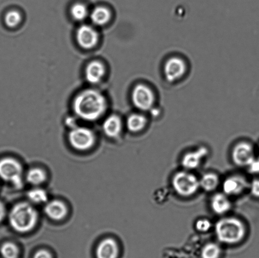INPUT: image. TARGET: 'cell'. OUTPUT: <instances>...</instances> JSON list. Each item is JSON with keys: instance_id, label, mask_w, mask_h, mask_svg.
Returning <instances> with one entry per match:
<instances>
[{"instance_id": "5bb4252c", "label": "cell", "mask_w": 259, "mask_h": 258, "mask_svg": "<svg viewBox=\"0 0 259 258\" xmlns=\"http://www.w3.org/2000/svg\"><path fill=\"white\" fill-rule=\"evenodd\" d=\"M118 254V245L112 239L103 240L96 249L97 258H117Z\"/></svg>"}, {"instance_id": "4316f807", "label": "cell", "mask_w": 259, "mask_h": 258, "mask_svg": "<svg viewBox=\"0 0 259 258\" xmlns=\"http://www.w3.org/2000/svg\"><path fill=\"white\" fill-rule=\"evenodd\" d=\"M212 226L211 222L207 219H199L195 225L197 231L202 233L209 231L212 228Z\"/></svg>"}, {"instance_id": "3957f363", "label": "cell", "mask_w": 259, "mask_h": 258, "mask_svg": "<svg viewBox=\"0 0 259 258\" xmlns=\"http://www.w3.org/2000/svg\"><path fill=\"white\" fill-rule=\"evenodd\" d=\"M37 219L36 211L31 204L27 203L17 204L9 214L10 226L20 233L32 231L37 224Z\"/></svg>"}, {"instance_id": "7a4b0ae2", "label": "cell", "mask_w": 259, "mask_h": 258, "mask_svg": "<svg viewBox=\"0 0 259 258\" xmlns=\"http://www.w3.org/2000/svg\"><path fill=\"white\" fill-rule=\"evenodd\" d=\"M215 234L218 241L225 244H236L245 236L246 227L240 219L229 217L219 220L215 223Z\"/></svg>"}, {"instance_id": "f546056e", "label": "cell", "mask_w": 259, "mask_h": 258, "mask_svg": "<svg viewBox=\"0 0 259 258\" xmlns=\"http://www.w3.org/2000/svg\"><path fill=\"white\" fill-rule=\"evenodd\" d=\"M34 258H52L50 252L46 250H40L35 254Z\"/></svg>"}, {"instance_id": "1f68e13d", "label": "cell", "mask_w": 259, "mask_h": 258, "mask_svg": "<svg viewBox=\"0 0 259 258\" xmlns=\"http://www.w3.org/2000/svg\"><path fill=\"white\" fill-rule=\"evenodd\" d=\"M259 159V158H258Z\"/></svg>"}, {"instance_id": "5b68a950", "label": "cell", "mask_w": 259, "mask_h": 258, "mask_svg": "<svg viewBox=\"0 0 259 258\" xmlns=\"http://www.w3.org/2000/svg\"><path fill=\"white\" fill-rule=\"evenodd\" d=\"M132 101L139 111H150L156 105V92L151 86L146 83H139L132 90Z\"/></svg>"}, {"instance_id": "f1b7e54d", "label": "cell", "mask_w": 259, "mask_h": 258, "mask_svg": "<svg viewBox=\"0 0 259 258\" xmlns=\"http://www.w3.org/2000/svg\"><path fill=\"white\" fill-rule=\"evenodd\" d=\"M252 173H259V159L257 160L255 159L253 163L248 167Z\"/></svg>"}, {"instance_id": "ac0fdd59", "label": "cell", "mask_w": 259, "mask_h": 258, "mask_svg": "<svg viewBox=\"0 0 259 258\" xmlns=\"http://www.w3.org/2000/svg\"><path fill=\"white\" fill-rule=\"evenodd\" d=\"M122 125L120 118L117 116H110L103 123L104 132L111 138H115L120 135Z\"/></svg>"}, {"instance_id": "ffe728a7", "label": "cell", "mask_w": 259, "mask_h": 258, "mask_svg": "<svg viewBox=\"0 0 259 258\" xmlns=\"http://www.w3.org/2000/svg\"><path fill=\"white\" fill-rule=\"evenodd\" d=\"M111 18V13L109 10L103 7H98L91 13V19L94 24L103 25L109 22Z\"/></svg>"}, {"instance_id": "4fadbf2b", "label": "cell", "mask_w": 259, "mask_h": 258, "mask_svg": "<svg viewBox=\"0 0 259 258\" xmlns=\"http://www.w3.org/2000/svg\"><path fill=\"white\" fill-rule=\"evenodd\" d=\"M210 207L214 213L223 216L228 213L232 209V203L228 196L224 193L214 194L210 199Z\"/></svg>"}, {"instance_id": "ba28073f", "label": "cell", "mask_w": 259, "mask_h": 258, "mask_svg": "<svg viewBox=\"0 0 259 258\" xmlns=\"http://www.w3.org/2000/svg\"><path fill=\"white\" fill-rule=\"evenodd\" d=\"M71 145L78 150H86L92 147L95 136L92 131L83 127L73 128L69 134Z\"/></svg>"}, {"instance_id": "4dcf8cb0", "label": "cell", "mask_w": 259, "mask_h": 258, "mask_svg": "<svg viewBox=\"0 0 259 258\" xmlns=\"http://www.w3.org/2000/svg\"><path fill=\"white\" fill-rule=\"evenodd\" d=\"M5 216V208L4 204L0 202V222L3 221Z\"/></svg>"}, {"instance_id": "9a60e30c", "label": "cell", "mask_w": 259, "mask_h": 258, "mask_svg": "<svg viewBox=\"0 0 259 258\" xmlns=\"http://www.w3.org/2000/svg\"><path fill=\"white\" fill-rule=\"evenodd\" d=\"M105 74V68L100 62H93L86 68L85 77L89 82L96 84L102 80Z\"/></svg>"}, {"instance_id": "cb8c5ba5", "label": "cell", "mask_w": 259, "mask_h": 258, "mask_svg": "<svg viewBox=\"0 0 259 258\" xmlns=\"http://www.w3.org/2000/svg\"><path fill=\"white\" fill-rule=\"evenodd\" d=\"M0 253L3 258H18L19 256V250L16 245L12 242H6L0 248Z\"/></svg>"}, {"instance_id": "277c9868", "label": "cell", "mask_w": 259, "mask_h": 258, "mask_svg": "<svg viewBox=\"0 0 259 258\" xmlns=\"http://www.w3.org/2000/svg\"><path fill=\"white\" fill-rule=\"evenodd\" d=\"M172 186L179 196L190 197L200 189L199 179L189 171L178 172L172 179Z\"/></svg>"}, {"instance_id": "83f0119b", "label": "cell", "mask_w": 259, "mask_h": 258, "mask_svg": "<svg viewBox=\"0 0 259 258\" xmlns=\"http://www.w3.org/2000/svg\"><path fill=\"white\" fill-rule=\"evenodd\" d=\"M248 188L250 193L255 198H259V179H255L249 184Z\"/></svg>"}, {"instance_id": "30bf717a", "label": "cell", "mask_w": 259, "mask_h": 258, "mask_svg": "<svg viewBox=\"0 0 259 258\" xmlns=\"http://www.w3.org/2000/svg\"><path fill=\"white\" fill-rule=\"evenodd\" d=\"M249 183L244 177L234 175L228 177L223 183V193L227 196H238L248 188Z\"/></svg>"}, {"instance_id": "44dd1931", "label": "cell", "mask_w": 259, "mask_h": 258, "mask_svg": "<svg viewBox=\"0 0 259 258\" xmlns=\"http://www.w3.org/2000/svg\"><path fill=\"white\" fill-rule=\"evenodd\" d=\"M26 179L28 183L32 185L39 186L46 181L47 175L42 169L34 168L28 171Z\"/></svg>"}, {"instance_id": "484cf974", "label": "cell", "mask_w": 259, "mask_h": 258, "mask_svg": "<svg viewBox=\"0 0 259 258\" xmlns=\"http://www.w3.org/2000/svg\"><path fill=\"white\" fill-rule=\"evenodd\" d=\"M21 21V15L19 12L12 10L7 12L5 17V24L9 27H15Z\"/></svg>"}, {"instance_id": "9c48e42d", "label": "cell", "mask_w": 259, "mask_h": 258, "mask_svg": "<svg viewBox=\"0 0 259 258\" xmlns=\"http://www.w3.org/2000/svg\"><path fill=\"white\" fill-rule=\"evenodd\" d=\"M232 158L235 165L242 168H248L255 160L253 146L247 141H240L233 147Z\"/></svg>"}, {"instance_id": "603a6c76", "label": "cell", "mask_w": 259, "mask_h": 258, "mask_svg": "<svg viewBox=\"0 0 259 258\" xmlns=\"http://www.w3.org/2000/svg\"><path fill=\"white\" fill-rule=\"evenodd\" d=\"M27 198L33 203L41 204L47 201L48 194L42 189L35 188L28 192Z\"/></svg>"}, {"instance_id": "6da1fadb", "label": "cell", "mask_w": 259, "mask_h": 258, "mask_svg": "<svg viewBox=\"0 0 259 258\" xmlns=\"http://www.w3.org/2000/svg\"><path fill=\"white\" fill-rule=\"evenodd\" d=\"M107 102L104 95L98 90H83L75 98L73 110L76 115L83 120H98L105 113Z\"/></svg>"}, {"instance_id": "e0dca14e", "label": "cell", "mask_w": 259, "mask_h": 258, "mask_svg": "<svg viewBox=\"0 0 259 258\" xmlns=\"http://www.w3.org/2000/svg\"><path fill=\"white\" fill-rule=\"evenodd\" d=\"M148 124L146 116L141 113L132 114L126 121V126L132 133H139L143 131Z\"/></svg>"}, {"instance_id": "52a82bcc", "label": "cell", "mask_w": 259, "mask_h": 258, "mask_svg": "<svg viewBox=\"0 0 259 258\" xmlns=\"http://www.w3.org/2000/svg\"><path fill=\"white\" fill-rule=\"evenodd\" d=\"M22 168L19 162L12 158H5L0 161V178L10 182L16 188H21Z\"/></svg>"}, {"instance_id": "d4e9b609", "label": "cell", "mask_w": 259, "mask_h": 258, "mask_svg": "<svg viewBox=\"0 0 259 258\" xmlns=\"http://www.w3.org/2000/svg\"><path fill=\"white\" fill-rule=\"evenodd\" d=\"M88 10L85 5L80 4H76L73 5L72 8H71V15L72 17L76 20H82L85 19V17L88 16Z\"/></svg>"}, {"instance_id": "2e32d148", "label": "cell", "mask_w": 259, "mask_h": 258, "mask_svg": "<svg viewBox=\"0 0 259 258\" xmlns=\"http://www.w3.org/2000/svg\"><path fill=\"white\" fill-rule=\"evenodd\" d=\"M45 211L46 214L54 221H60L64 219L67 214V207L63 202L58 200L47 203Z\"/></svg>"}, {"instance_id": "8992f818", "label": "cell", "mask_w": 259, "mask_h": 258, "mask_svg": "<svg viewBox=\"0 0 259 258\" xmlns=\"http://www.w3.org/2000/svg\"><path fill=\"white\" fill-rule=\"evenodd\" d=\"M188 65L184 58L174 56L164 62L162 72L167 82L174 83L181 80L186 75Z\"/></svg>"}, {"instance_id": "7402d4cb", "label": "cell", "mask_w": 259, "mask_h": 258, "mask_svg": "<svg viewBox=\"0 0 259 258\" xmlns=\"http://www.w3.org/2000/svg\"><path fill=\"white\" fill-rule=\"evenodd\" d=\"M222 254V248L215 242H209L202 249L201 258H219Z\"/></svg>"}, {"instance_id": "8fae6325", "label": "cell", "mask_w": 259, "mask_h": 258, "mask_svg": "<svg viewBox=\"0 0 259 258\" xmlns=\"http://www.w3.org/2000/svg\"><path fill=\"white\" fill-rule=\"evenodd\" d=\"M208 153L209 150L205 146H200L195 150L189 151L183 157L182 165L187 171L194 170L199 168Z\"/></svg>"}, {"instance_id": "d6986e66", "label": "cell", "mask_w": 259, "mask_h": 258, "mask_svg": "<svg viewBox=\"0 0 259 258\" xmlns=\"http://www.w3.org/2000/svg\"><path fill=\"white\" fill-rule=\"evenodd\" d=\"M220 178L217 174L208 173L199 179L200 188L207 192H212L217 189L220 184Z\"/></svg>"}, {"instance_id": "7c38bea8", "label": "cell", "mask_w": 259, "mask_h": 258, "mask_svg": "<svg viewBox=\"0 0 259 258\" xmlns=\"http://www.w3.org/2000/svg\"><path fill=\"white\" fill-rule=\"evenodd\" d=\"M77 40L81 47L90 49L97 44L98 34L92 27L83 25L77 30Z\"/></svg>"}]
</instances>
